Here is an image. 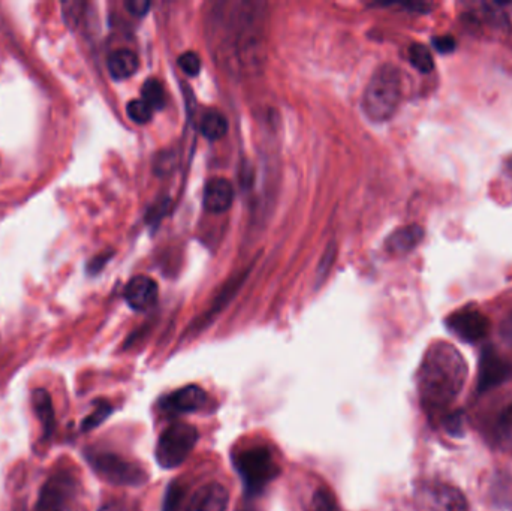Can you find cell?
<instances>
[{
  "label": "cell",
  "instance_id": "6da1fadb",
  "mask_svg": "<svg viewBox=\"0 0 512 511\" xmlns=\"http://www.w3.org/2000/svg\"><path fill=\"white\" fill-rule=\"evenodd\" d=\"M264 5L255 2L219 3L213 12L212 39L222 66L231 74L256 75L267 60Z\"/></svg>",
  "mask_w": 512,
  "mask_h": 511
},
{
  "label": "cell",
  "instance_id": "7a4b0ae2",
  "mask_svg": "<svg viewBox=\"0 0 512 511\" xmlns=\"http://www.w3.org/2000/svg\"><path fill=\"white\" fill-rule=\"evenodd\" d=\"M466 378L468 365L454 345L438 342L427 350L418 372V395L432 422L445 423L450 408L465 387Z\"/></svg>",
  "mask_w": 512,
  "mask_h": 511
},
{
  "label": "cell",
  "instance_id": "3957f363",
  "mask_svg": "<svg viewBox=\"0 0 512 511\" xmlns=\"http://www.w3.org/2000/svg\"><path fill=\"white\" fill-rule=\"evenodd\" d=\"M402 99V77L393 65H384L370 78L363 95V110L373 122H387Z\"/></svg>",
  "mask_w": 512,
  "mask_h": 511
},
{
  "label": "cell",
  "instance_id": "277c9868",
  "mask_svg": "<svg viewBox=\"0 0 512 511\" xmlns=\"http://www.w3.org/2000/svg\"><path fill=\"white\" fill-rule=\"evenodd\" d=\"M234 465L249 495H258L279 476L280 468L270 449L264 446L240 450Z\"/></svg>",
  "mask_w": 512,
  "mask_h": 511
},
{
  "label": "cell",
  "instance_id": "5b68a950",
  "mask_svg": "<svg viewBox=\"0 0 512 511\" xmlns=\"http://www.w3.org/2000/svg\"><path fill=\"white\" fill-rule=\"evenodd\" d=\"M30 511H83L81 486L77 477L65 470L51 474L39 489Z\"/></svg>",
  "mask_w": 512,
  "mask_h": 511
},
{
  "label": "cell",
  "instance_id": "8992f818",
  "mask_svg": "<svg viewBox=\"0 0 512 511\" xmlns=\"http://www.w3.org/2000/svg\"><path fill=\"white\" fill-rule=\"evenodd\" d=\"M198 441V431L186 423L168 426L156 446V459L165 470H174L188 459Z\"/></svg>",
  "mask_w": 512,
  "mask_h": 511
},
{
  "label": "cell",
  "instance_id": "52a82bcc",
  "mask_svg": "<svg viewBox=\"0 0 512 511\" xmlns=\"http://www.w3.org/2000/svg\"><path fill=\"white\" fill-rule=\"evenodd\" d=\"M86 458L93 471L111 485L140 486L146 483V473L116 453L90 452Z\"/></svg>",
  "mask_w": 512,
  "mask_h": 511
},
{
  "label": "cell",
  "instance_id": "ba28073f",
  "mask_svg": "<svg viewBox=\"0 0 512 511\" xmlns=\"http://www.w3.org/2000/svg\"><path fill=\"white\" fill-rule=\"evenodd\" d=\"M448 330L462 341L477 344L483 341L490 332V320L475 308H463L453 312L445 321Z\"/></svg>",
  "mask_w": 512,
  "mask_h": 511
},
{
  "label": "cell",
  "instance_id": "9c48e42d",
  "mask_svg": "<svg viewBox=\"0 0 512 511\" xmlns=\"http://www.w3.org/2000/svg\"><path fill=\"white\" fill-rule=\"evenodd\" d=\"M420 500L426 511H469L465 495L454 486L441 482H430L423 486Z\"/></svg>",
  "mask_w": 512,
  "mask_h": 511
},
{
  "label": "cell",
  "instance_id": "30bf717a",
  "mask_svg": "<svg viewBox=\"0 0 512 511\" xmlns=\"http://www.w3.org/2000/svg\"><path fill=\"white\" fill-rule=\"evenodd\" d=\"M512 380V363L502 357L495 348L489 347L483 351L480 360V386L481 392L501 386Z\"/></svg>",
  "mask_w": 512,
  "mask_h": 511
},
{
  "label": "cell",
  "instance_id": "8fae6325",
  "mask_svg": "<svg viewBox=\"0 0 512 511\" xmlns=\"http://www.w3.org/2000/svg\"><path fill=\"white\" fill-rule=\"evenodd\" d=\"M209 404V396L198 386H186L170 393L161 401L162 411L168 414L194 413Z\"/></svg>",
  "mask_w": 512,
  "mask_h": 511
},
{
  "label": "cell",
  "instance_id": "7c38bea8",
  "mask_svg": "<svg viewBox=\"0 0 512 511\" xmlns=\"http://www.w3.org/2000/svg\"><path fill=\"white\" fill-rule=\"evenodd\" d=\"M158 284L149 276H135L125 288V300L135 311H147L158 300Z\"/></svg>",
  "mask_w": 512,
  "mask_h": 511
},
{
  "label": "cell",
  "instance_id": "4fadbf2b",
  "mask_svg": "<svg viewBox=\"0 0 512 511\" xmlns=\"http://www.w3.org/2000/svg\"><path fill=\"white\" fill-rule=\"evenodd\" d=\"M227 509L228 491L221 483L201 486L185 506V511H227Z\"/></svg>",
  "mask_w": 512,
  "mask_h": 511
},
{
  "label": "cell",
  "instance_id": "5bb4252c",
  "mask_svg": "<svg viewBox=\"0 0 512 511\" xmlns=\"http://www.w3.org/2000/svg\"><path fill=\"white\" fill-rule=\"evenodd\" d=\"M234 200L233 185L227 179H213L204 191V207L212 213H224Z\"/></svg>",
  "mask_w": 512,
  "mask_h": 511
},
{
  "label": "cell",
  "instance_id": "9a60e30c",
  "mask_svg": "<svg viewBox=\"0 0 512 511\" xmlns=\"http://www.w3.org/2000/svg\"><path fill=\"white\" fill-rule=\"evenodd\" d=\"M424 239V230L420 225H408L394 231L387 240V249L394 255H405L414 251Z\"/></svg>",
  "mask_w": 512,
  "mask_h": 511
},
{
  "label": "cell",
  "instance_id": "2e32d148",
  "mask_svg": "<svg viewBox=\"0 0 512 511\" xmlns=\"http://www.w3.org/2000/svg\"><path fill=\"white\" fill-rule=\"evenodd\" d=\"M33 410L41 422L44 438H50L56 429V416H54L53 401L50 393L44 389H36L32 395Z\"/></svg>",
  "mask_w": 512,
  "mask_h": 511
},
{
  "label": "cell",
  "instance_id": "e0dca14e",
  "mask_svg": "<svg viewBox=\"0 0 512 511\" xmlns=\"http://www.w3.org/2000/svg\"><path fill=\"white\" fill-rule=\"evenodd\" d=\"M107 65L111 77L116 78V80H126L137 72L138 57L134 51L122 48V50L110 54Z\"/></svg>",
  "mask_w": 512,
  "mask_h": 511
},
{
  "label": "cell",
  "instance_id": "ac0fdd59",
  "mask_svg": "<svg viewBox=\"0 0 512 511\" xmlns=\"http://www.w3.org/2000/svg\"><path fill=\"white\" fill-rule=\"evenodd\" d=\"M200 129L201 134L209 140H221L228 132V122L219 111H209L201 119Z\"/></svg>",
  "mask_w": 512,
  "mask_h": 511
},
{
  "label": "cell",
  "instance_id": "d6986e66",
  "mask_svg": "<svg viewBox=\"0 0 512 511\" xmlns=\"http://www.w3.org/2000/svg\"><path fill=\"white\" fill-rule=\"evenodd\" d=\"M409 62L423 74H429L435 68L432 51L423 44H412L409 48Z\"/></svg>",
  "mask_w": 512,
  "mask_h": 511
},
{
  "label": "cell",
  "instance_id": "ffe728a7",
  "mask_svg": "<svg viewBox=\"0 0 512 511\" xmlns=\"http://www.w3.org/2000/svg\"><path fill=\"white\" fill-rule=\"evenodd\" d=\"M493 437L499 441L511 440L512 438V404L505 405L492 426Z\"/></svg>",
  "mask_w": 512,
  "mask_h": 511
},
{
  "label": "cell",
  "instance_id": "44dd1931",
  "mask_svg": "<svg viewBox=\"0 0 512 511\" xmlns=\"http://www.w3.org/2000/svg\"><path fill=\"white\" fill-rule=\"evenodd\" d=\"M141 96L143 101L149 104L153 110H159V108L165 105V90L164 86L159 83L155 78H150L144 83L143 89H141Z\"/></svg>",
  "mask_w": 512,
  "mask_h": 511
},
{
  "label": "cell",
  "instance_id": "7402d4cb",
  "mask_svg": "<svg viewBox=\"0 0 512 511\" xmlns=\"http://www.w3.org/2000/svg\"><path fill=\"white\" fill-rule=\"evenodd\" d=\"M307 511H339L336 497L330 489L321 488L313 495L312 503H310Z\"/></svg>",
  "mask_w": 512,
  "mask_h": 511
},
{
  "label": "cell",
  "instance_id": "603a6c76",
  "mask_svg": "<svg viewBox=\"0 0 512 511\" xmlns=\"http://www.w3.org/2000/svg\"><path fill=\"white\" fill-rule=\"evenodd\" d=\"M126 111H128L129 119L132 122L140 123V125L149 122L153 116V108L146 104L143 99H134V101L129 102Z\"/></svg>",
  "mask_w": 512,
  "mask_h": 511
},
{
  "label": "cell",
  "instance_id": "cb8c5ba5",
  "mask_svg": "<svg viewBox=\"0 0 512 511\" xmlns=\"http://www.w3.org/2000/svg\"><path fill=\"white\" fill-rule=\"evenodd\" d=\"M111 411H113V408H111V405L108 404V402H98V404H96L95 411H93V413L90 414L89 417H86V419L83 420V423H81V429L86 432L98 428V426L101 425L108 416H110Z\"/></svg>",
  "mask_w": 512,
  "mask_h": 511
},
{
  "label": "cell",
  "instance_id": "d4e9b609",
  "mask_svg": "<svg viewBox=\"0 0 512 511\" xmlns=\"http://www.w3.org/2000/svg\"><path fill=\"white\" fill-rule=\"evenodd\" d=\"M179 66L183 69V72L195 77L200 74L201 71V59L194 51H188V53L182 54L179 57Z\"/></svg>",
  "mask_w": 512,
  "mask_h": 511
},
{
  "label": "cell",
  "instance_id": "484cf974",
  "mask_svg": "<svg viewBox=\"0 0 512 511\" xmlns=\"http://www.w3.org/2000/svg\"><path fill=\"white\" fill-rule=\"evenodd\" d=\"M183 491L179 485H171L168 492L167 500H165V511H180L182 507Z\"/></svg>",
  "mask_w": 512,
  "mask_h": 511
},
{
  "label": "cell",
  "instance_id": "4316f807",
  "mask_svg": "<svg viewBox=\"0 0 512 511\" xmlns=\"http://www.w3.org/2000/svg\"><path fill=\"white\" fill-rule=\"evenodd\" d=\"M433 47L436 48V50L439 51V53H451V51L456 50L457 42L456 39L453 38V36L445 35V36H436L435 39H433Z\"/></svg>",
  "mask_w": 512,
  "mask_h": 511
},
{
  "label": "cell",
  "instance_id": "83f0119b",
  "mask_svg": "<svg viewBox=\"0 0 512 511\" xmlns=\"http://www.w3.org/2000/svg\"><path fill=\"white\" fill-rule=\"evenodd\" d=\"M125 6L132 15L143 17L150 9V2H146V0H131V2H126Z\"/></svg>",
  "mask_w": 512,
  "mask_h": 511
},
{
  "label": "cell",
  "instance_id": "f1b7e54d",
  "mask_svg": "<svg viewBox=\"0 0 512 511\" xmlns=\"http://www.w3.org/2000/svg\"><path fill=\"white\" fill-rule=\"evenodd\" d=\"M501 336L504 338V341L507 342V344L512 348V311L510 312V315L505 318L504 323H502Z\"/></svg>",
  "mask_w": 512,
  "mask_h": 511
},
{
  "label": "cell",
  "instance_id": "f546056e",
  "mask_svg": "<svg viewBox=\"0 0 512 511\" xmlns=\"http://www.w3.org/2000/svg\"><path fill=\"white\" fill-rule=\"evenodd\" d=\"M101 511H122V510H120L119 507L110 506V507H105V509H102Z\"/></svg>",
  "mask_w": 512,
  "mask_h": 511
},
{
  "label": "cell",
  "instance_id": "4dcf8cb0",
  "mask_svg": "<svg viewBox=\"0 0 512 511\" xmlns=\"http://www.w3.org/2000/svg\"><path fill=\"white\" fill-rule=\"evenodd\" d=\"M507 168L508 171H510V173L512 174V158L510 159V161H508Z\"/></svg>",
  "mask_w": 512,
  "mask_h": 511
}]
</instances>
